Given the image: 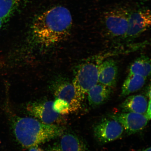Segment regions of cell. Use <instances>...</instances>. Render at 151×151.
<instances>
[{"instance_id":"obj_1","label":"cell","mask_w":151,"mask_h":151,"mask_svg":"<svg viewBox=\"0 0 151 151\" xmlns=\"http://www.w3.org/2000/svg\"><path fill=\"white\" fill-rule=\"evenodd\" d=\"M72 24V18L68 9L57 6L38 17L33 23L32 31L38 44L49 47L67 38L70 33Z\"/></svg>"},{"instance_id":"obj_2","label":"cell","mask_w":151,"mask_h":151,"mask_svg":"<svg viewBox=\"0 0 151 151\" xmlns=\"http://www.w3.org/2000/svg\"><path fill=\"white\" fill-rule=\"evenodd\" d=\"M11 126L15 138L25 148L38 146L61 136L65 128L60 125L47 124L35 118L14 117Z\"/></svg>"},{"instance_id":"obj_3","label":"cell","mask_w":151,"mask_h":151,"mask_svg":"<svg viewBox=\"0 0 151 151\" xmlns=\"http://www.w3.org/2000/svg\"><path fill=\"white\" fill-rule=\"evenodd\" d=\"M102 56L93 57L81 64L76 72L72 83L77 95L83 101L88 91L98 83L99 67Z\"/></svg>"},{"instance_id":"obj_4","label":"cell","mask_w":151,"mask_h":151,"mask_svg":"<svg viewBox=\"0 0 151 151\" xmlns=\"http://www.w3.org/2000/svg\"><path fill=\"white\" fill-rule=\"evenodd\" d=\"M130 12L123 6H118L104 13L102 22L105 32L114 38L124 39L128 29Z\"/></svg>"},{"instance_id":"obj_5","label":"cell","mask_w":151,"mask_h":151,"mask_svg":"<svg viewBox=\"0 0 151 151\" xmlns=\"http://www.w3.org/2000/svg\"><path fill=\"white\" fill-rule=\"evenodd\" d=\"M53 101L33 102L26 107L28 112L32 116L43 123L61 125L66 123L65 117L58 114L53 109Z\"/></svg>"},{"instance_id":"obj_6","label":"cell","mask_w":151,"mask_h":151,"mask_svg":"<svg viewBox=\"0 0 151 151\" xmlns=\"http://www.w3.org/2000/svg\"><path fill=\"white\" fill-rule=\"evenodd\" d=\"M124 130L121 124L116 120L104 118L94 126L93 135L98 143L104 145L119 138Z\"/></svg>"},{"instance_id":"obj_7","label":"cell","mask_w":151,"mask_h":151,"mask_svg":"<svg viewBox=\"0 0 151 151\" xmlns=\"http://www.w3.org/2000/svg\"><path fill=\"white\" fill-rule=\"evenodd\" d=\"M151 23L150 9H141L130 12L127 33L124 39L131 41L150 28Z\"/></svg>"},{"instance_id":"obj_8","label":"cell","mask_w":151,"mask_h":151,"mask_svg":"<svg viewBox=\"0 0 151 151\" xmlns=\"http://www.w3.org/2000/svg\"><path fill=\"white\" fill-rule=\"evenodd\" d=\"M109 118L121 124L128 135L136 133L146 127L149 120L145 114L123 112L109 115Z\"/></svg>"},{"instance_id":"obj_9","label":"cell","mask_w":151,"mask_h":151,"mask_svg":"<svg viewBox=\"0 0 151 151\" xmlns=\"http://www.w3.org/2000/svg\"><path fill=\"white\" fill-rule=\"evenodd\" d=\"M54 94L57 99L67 102L70 113L77 112L81 109L83 101L77 95L72 83L65 82L58 85L55 88Z\"/></svg>"},{"instance_id":"obj_10","label":"cell","mask_w":151,"mask_h":151,"mask_svg":"<svg viewBox=\"0 0 151 151\" xmlns=\"http://www.w3.org/2000/svg\"><path fill=\"white\" fill-rule=\"evenodd\" d=\"M116 62L112 59L104 60L99 66L98 82L111 88L116 87L118 75Z\"/></svg>"},{"instance_id":"obj_11","label":"cell","mask_w":151,"mask_h":151,"mask_svg":"<svg viewBox=\"0 0 151 151\" xmlns=\"http://www.w3.org/2000/svg\"><path fill=\"white\" fill-rule=\"evenodd\" d=\"M112 91V88L98 83L87 93L90 106L95 108L106 102L110 97Z\"/></svg>"},{"instance_id":"obj_12","label":"cell","mask_w":151,"mask_h":151,"mask_svg":"<svg viewBox=\"0 0 151 151\" xmlns=\"http://www.w3.org/2000/svg\"><path fill=\"white\" fill-rule=\"evenodd\" d=\"M148 101L147 98L141 94L128 97L120 105L123 112H133L145 114Z\"/></svg>"},{"instance_id":"obj_13","label":"cell","mask_w":151,"mask_h":151,"mask_svg":"<svg viewBox=\"0 0 151 151\" xmlns=\"http://www.w3.org/2000/svg\"><path fill=\"white\" fill-rule=\"evenodd\" d=\"M60 148L62 151H90L83 139L72 133L62 136Z\"/></svg>"},{"instance_id":"obj_14","label":"cell","mask_w":151,"mask_h":151,"mask_svg":"<svg viewBox=\"0 0 151 151\" xmlns=\"http://www.w3.org/2000/svg\"><path fill=\"white\" fill-rule=\"evenodd\" d=\"M147 79L140 75L128 74L122 84L121 96L125 97L140 90L144 86Z\"/></svg>"},{"instance_id":"obj_15","label":"cell","mask_w":151,"mask_h":151,"mask_svg":"<svg viewBox=\"0 0 151 151\" xmlns=\"http://www.w3.org/2000/svg\"><path fill=\"white\" fill-rule=\"evenodd\" d=\"M129 74L141 76L145 78L151 73V60L148 56L141 55L137 58L131 64Z\"/></svg>"},{"instance_id":"obj_16","label":"cell","mask_w":151,"mask_h":151,"mask_svg":"<svg viewBox=\"0 0 151 151\" xmlns=\"http://www.w3.org/2000/svg\"><path fill=\"white\" fill-rule=\"evenodd\" d=\"M26 0H0V19L4 21L20 8Z\"/></svg>"},{"instance_id":"obj_17","label":"cell","mask_w":151,"mask_h":151,"mask_svg":"<svg viewBox=\"0 0 151 151\" xmlns=\"http://www.w3.org/2000/svg\"><path fill=\"white\" fill-rule=\"evenodd\" d=\"M52 107L56 112L62 116L70 113L69 104L63 99H56L53 101Z\"/></svg>"},{"instance_id":"obj_18","label":"cell","mask_w":151,"mask_h":151,"mask_svg":"<svg viewBox=\"0 0 151 151\" xmlns=\"http://www.w3.org/2000/svg\"><path fill=\"white\" fill-rule=\"evenodd\" d=\"M145 114L146 115L148 120H150L151 119V100H149L148 107Z\"/></svg>"},{"instance_id":"obj_19","label":"cell","mask_w":151,"mask_h":151,"mask_svg":"<svg viewBox=\"0 0 151 151\" xmlns=\"http://www.w3.org/2000/svg\"><path fill=\"white\" fill-rule=\"evenodd\" d=\"M29 151H45L38 146H34L30 148Z\"/></svg>"},{"instance_id":"obj_20","label":"cell","mask_w":151,"mask_h":151,"mask_svg":"<svg viewBox=\"0 0 151 151\" xmlns=\"http://www.w3.org/2000/svg\"><path fill=\"white\" fill-rule=\"evenodd\" d=\"M47 151H62L59 147L54 146L49 149Z\"/></svg>"},{"instance_id":"obj_21","label":"cell","mask_w":151,"mask_h":151,"mask_svg":"<svg viewBox=\"0 0 151 151\" xmlns=\"http://www.w3.org/2000/svg\"><path fill=\"white\" fill-rule=\"evenodd\" d=\"M147 96L149 98V100H151V88L150 85L147 91Z\"/></svg>"},{"instance_id":"obj_22","label":"cell","mask_w":151,"mask_h":151,"mask_svg":"<svg viewBox=\"0 0 151 151\" xmlns=\"http://www.w3.org/2000/svg\"><path fill=\"white\" fill-rule=\"evenodd\" d=\"M137 151H151V147H148V148L146 149H143V150H139Z\"/></svg>"},{"instance_id":"obj_23","label":"cell","mask_w":151,"mask_h":151,"mask_svg":"<svg viewBox=\"0 0 151 151\" xmlns=\"http://www.w3.org/2000/svg\"><path fill=\"white\" fill-rule=\"evenodd\" d=\"M4 22V21L1 19H0V29L1 28L3 24V22Z\"/></svg>"}]
</instances>
